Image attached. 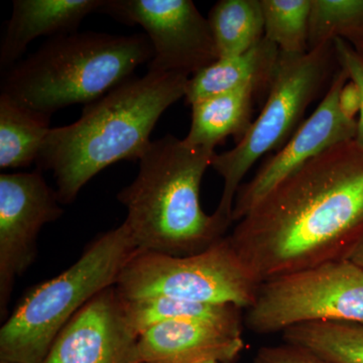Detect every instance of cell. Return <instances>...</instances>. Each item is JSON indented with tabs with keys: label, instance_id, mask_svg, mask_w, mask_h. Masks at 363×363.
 Returning <instances> with one entry per match:
<instances>
[{
	"label": "cell",
	"instance_id": "6da1fadb",
	"mask_svg": "<svg viewBox=\"0 0 363 363\" xmlns=\"http://www.w3.org/2000/svg\"><path fill=\"white\" fill-rule=\"evenodd\" d=\"M227 238L259 283L347 259L363 238V150L351 140L307 162Z\"/></svg>",
	"mask_w": 363,
	"mask_h": 363
},
{
	"label": "cell",
	"instance_id": "7a4b0ae2",
	"mask_svg": "<svg viewBox=\"0 0 363 363\" xmlns=\"http://www.w3.org/2000/svg\"><path fill=\"white\" fill-rule=\"evenodd\" d=\"M189 78L156 72L133 76L85 105L75 123L52 128L35 162L54 174L60 202L70 204L107 167L140 160L164 112L185 97Z\"/></svg>",
	"mask_w": 363,
	"mask_h": 363
},
{
	"label": "cell",
	"instance_id": "3957f363",
	"mask_svg": "<svg viewBox=\"0 0 363 363\" xmlns=\"http://www.w3.org/2000/svg\"><path fill=\"white\" fill-rule=\"evenodd\" d=\"M215 154L172 135L150 143L135 180L117 194L138 252L183 257L224 238L230 222L205 213L200 198Z\"/></svg>",
	"mask_w": 363,
	"mask_h": 363
},
{
	"label": "cell",
	"instance_id": "277c9868",
	"mask_svg": "<svg viewBox=\"0 0 363 363\" xmlns=\"http://www.w3.org/2000/svg\"><path fill=\"white\" fill-rule=\"evenodd\" d=\"M154 57L142 33L85 32L52 37L6 71L1 95L28 111L52 117L75 104L88 105L133 77Z\"/></svg>",
	"mask_w": 363,
	"mask_h": 363
},
{
	"label": "cell",
	"instance_id": "5b68a950",
	"mask_svg": "<svg viewBox=\"0 0 363 363\" xmlns=\"http://www.w3.org/2000/svg\"><path fill=\"white\" fill-rule=\"evenodd\" d=\"M138 248L125 223L98 235L80 259L32 289L0 330V362L43 363L76 313L116 286Z\"/></svg>",
	"mask_w": 363,
	"mask_h": 363
},
{
	"label": "cell",
	"instance_id": "8992f818",
	"mask_svg": "<svg viewBox=\"0 0 363 363\" xmlns=\"http://www.w3.org/2000/svg\"><path fill=\"white\" fill-rule=\"evenodd\" d=\"M339 68L333 42L306 54H279L259 116L233 150L215 154L212 160V168L223 180L215 213L233 223L234 201L245 177L260 157L290 140L308 107L328 90Z\"/></svg>",
	"mask_w": 363,
	"mask_h": 363
},
{
	"label": "cell",
	"instance_id": "52a82bcc",
	"mask_svg": "<svg viewBox=\"0 0 363 363\" xmlns=\"http://www.w3.org/2000/svg\"><path fill=\"white\" fill-rule=\"evenodd\" d=\"M260 285L228 238H223L202 252L183 257L138 252L114 288L128 301L169 297L247 310Z\"/></svg>",
	"mask_w": 363,
	"mask_h": 363
},
{
	"label": "cell",
	"instance_id": "ba28073f",
	"mask_svg": "<svg viewBox=\"0 0 363 363\" xmlns=\"http://www.w3.org/2000/svg\"><path fill=\"white\" fill-rule=\"evenodd\" d=\"M313 322L363 324V269L341 259L262 283L245 324L257 334Z\"/></svg>",
	"mask_w": 363,
	"mask_h": 363
},
{
	"label": "cell",
	"instance_id": "9c48e42d",
	"mask_svg": "<svg viewBox=\"0 0 363 363\" xmlns=\"http://www.w3.org/2000/svg\"><path fill=\"white\" fill-rule=\"evenodd\" d=\"M99 13L142 26L154 50L149 72L190 77L218 59L209 21L191 0H105Z\"/></svg>",
	"mask_w": 363,
	"mask_h": 363
},
{
	"label": "cell",
	"instance_id": "30bf717a",
	"mask_svg": "<svg viewBox=\"0 0 363 363\" xmlns=\"http://www.w3.org/2000/svg\"><path fill=\"white\" fill-rule=\"evenodd\" d=\"M57 191L40 169L0 175V314L4 319L14 281L35 257L43 226L63 214Z\"/></svg>",
	"mask_w": 363,
	"mask_h": 363
},
{
	"label": "cell",
	"instance_id": "8fae6325",
	"mask_svg": "<svg viewBox=\"0 0 363 363\" xmlns=\"http://www.w3.org/2000/svg\"><path fill=\"white\" fill-rule=\"evenodd\" d=\"M348 80L346 71L339 68L312 116L250 181L241 185L234 201L233 223L243 218L272 188L301 167L331 147L355 140L357 121H348L339 108V94Z\"/></svg>",
	"mask_w": 363,
	"mask_h": 363
},
{
	"label": "cell",
	"instance_id": "7c38bea8",
	"mask_svg": "<svg viewBox=\"0 0 363 363\" xmlns=\"http://www.w3.org/2000/svg\"><path fill=\"white\" fill-rule=\"evenodd\" d=\"M138 338L124 316L123 298L111 286L76 313L43 363H130Z\"/></svg>",
	"mask_w": 363,
	"mask_h": 363
},
{
	"label": "cell",
	"instance_id": "4fadbf2b",
	"mask_svg": "<svg viewBox=\"0 0 363 363\" xmlns=\"http://www.w3.org/2000/svg\"><path fill=\"white\" fill-rule=\"evenodd\" d=\"M243 347L241 328L173 320L143 332L136 340L130 363L230 362Z\"/></svg>",
	"mask_w": 363,
	"mask_h": 363
},
{
	"label": "cell",
	"instance_id": "5bb4252c",
	"mask_svg": "<svg viewBox=\"0 0 363 363\" xmlns=\"http://www.w3.org/2000/svg\"><path fill=\"white\" fill-rule=\"evenodd\" d=\"M105 0H14L0 45V66L18 63L28 45L40 37L76 33L86 16L99 13Z\"/></svg>",
	"mask_w": 363,
	"mask_h": 363
},
{
	"label": "cell",
	"instance_id": "9a60e30c",
	"mask_svg": "<svg viewBox=\"0 0 363 363\" xmlns=\"http://www.w3.org/2000/svg\"><path fill=\"white\" fill-rule=\"evenodd\" d=\"M279 54V48L264 38L242 54L217 59L189 78L186 102L192 105L200 100L238 89H252L257 93L269 91Z\"/></svg>",
	"mask_w": 363,
	"mask_h": 363
},
{
	"label": "cell",
	"instance_id": "2e32d148",
	"mask_svg": "<svg viewBox=\"0 0 363 363\" xmlns=\"http://www.w3.org/2000/svg\"><path fill=\"white\" fill-rule=\"evenodd\" d=\"M257 91L238 89L200 100L191 105L190 130L184 142L190 147L215 150L228 136L240 142L252 123Z\"/></svg>",
	"mask_w": 363,
	"mask_h": 363
},
{
	"label": "cell",
	"instance_id": "e0dca14e",
	"mask_svg": "<svg viewBox=\"0 0 363 363\" xmlns=\"http://www.w3.org/2000/svg\"><path fill=\"white\" fill-rule=\"evenodd\" d=\"M123 304L126 321L138 336L155 325L173 320L210 322L242 328V309L233 305L202 304L169 297L130 301L123 298Z\"/></svg>",
	"mask_w": 363,
	"mask_h": 363
},
{
	"label": "cell",
	"instance_id": "ac0fdd59",
	"mask_svg": "<svg viewBox=\"0 0 363 363\" xmlns=\"http://www.w3.org/2000/svg\"><path fill=\"white\" fill-rule=\"evenodd\" d=\"M51 117L37 113L0 94V169L26 168L37 162L51 130Z\"/></svg>",
	"mask_w": 363,
	"mask_h": 363
},
{
	"label": "cell",
	"instance_id": "d6986e66",
	"mask_svg": "<svg viewBox=\"0 0 363 363\" xmlns=\"http://www.w3.org/2000/svg\"><path fill=\"white\" fill-rule=\"evenodd\" d=\"M208 21L218 59L242 54L264 38L260 0H220Z\"/></svg>",
	"mask_w": 363,
	"mask_h": 363
},
{
	"label": "cell",
	"instance_id": "ffe728a7",
	"mask_svg": "<svg viewBox=\"0 0 363 363\" xmlns=\"http://www.w3.org/2000/svg\"><path fill=\"white\" fill-rule=\"evenodd\" d=\"M285 342L316 353L332 363H363V324L313 322L283 332Z\"/></svg>",
	"mask_w": 363,
	"mask_h": 363
},
{
	"label": "cell",
	"instance_id": "44dd1931",
	"mask_svg": "<svg viewBox=\"0 0 363 363\" xmlns=\"http://www.w3.org/2000/svg\"><path fill=\"white\" fill-rule=\"evenodd\" d=\"M264 38L284 54L309 52L311 0H260Z\"/></svg>",
	"mask_w": 363,
	"mask_h": 363
},
{
	"label": "cell",
	"instance_id": "7402d4cb",
	"mask_svg": "<svg viewBox=\"0 0 363 363\" xmlns=\"http://www.w3.org/2000/svg\"><path fill=\"white\" fill-rule=\"evenodd\" d=\"M363 30V0H311L309 51Z\"/></svg>",
	"mask_w": 363,
	"mask_h": 363
},
{
	"label": "cell",
	"instance_id": "603a6c76",
	"mask_svg": "<svg viewBox=\"0 0 363 363\" xmlns=\"http://www.w3.org/2000/svg\"><path fill=\"white\" fill-rule=\"evenodd\" d=\"M339 67L348 74L351 81L357 85L362 94V111L357 121V133L355 143L363 150V56L342 38L333 40Z\"/></svg>",
	"mask_w": 363,
	"mask_h": 363
},
{
	"label": "cell",
	"instance_id": "cb8c5ba5",
	"mask_svg": "<svg viewBox=\"0 0 363 363\" xmlns=\"http://www.w3.org/2000/svg\"><path fill=\"white\" fill-rule=\"evenodd\" d=\"M250 363H332L316 353L286 343L260 348Z\"/></svg>",
	"mask_w": 363,
	"mask_h": 363
},
{
	"label": "cell",
	"instance_id": "d4e9b609",
	"mask_svg": "<svg viewBox=\"0 0 363 363\" xmlns=\"http://www.w3.org/2000/svg\"><path fill=\"white\" fill-rule=\"evenodd\" d=\"M362 94L357 85L350 80L344 84L339 94V108L345 118L357 121L362 111Z\"/></svg>",
	"mask_w": 363,
	"mask_h": 363
},
{
	"label": "cell",
	"instance_id": "484cf974",
	"mask_svg": "<svg viewBox=\"0 0 363 363\" xmlns=\"http://www.w3.org/2000/svg\"><path fill=\"white\" fill-rule=\"evenodd\" d=\"M342 39L350 43L358 52L363 56V30H353V32L346 33L343 35Z\"/></svg>",
	"mask_w": 363,
	"mask_h": 363
},
{
	"label": "cell",
	"instance_id": "4316f807",
	"mask_svg": "<svg viewBox=\"0 0 363 363\" xmlns=\"http://www.w3.org/2000/svg\"><path fill=\"white\" fill-rule=\"evenodd\" d=\"M346 259L350 260L351 262L362 267L363 269V238L358 241L357 245L351 250Z\"/></svg>",
	"mask_w": 363,
	"mask_h": 363
},
{
	"label": "cell",
	"instance_id": "83f0119b",
	"mask_svg": "<svg viewBox=\"0 0 363 363\" xmlns=\"http://www.w3.org/2000/svg\"><path fill=\"white\" fill-rule=\"evenodd\" d=\"M201 363H221V362H214V360H211V362H201Z\"/></svg>",
	"mask_w": 363,
	"mask_h": 363
},
{
	"label": "cell",
	"instance_id": "f1b7e54d",
	"mask_svg": "<svg viewBox=\"0 0 363 363\" xmlns=\"http://www.w3.org/2000/svg\"><path fill=\"white\" fill-rule=\"evenodd\" d=\"M0 363H11V362H0Z\"/></svg>",
	"mask_w": 363,
	"mask_h": 363
}]
</instances>
